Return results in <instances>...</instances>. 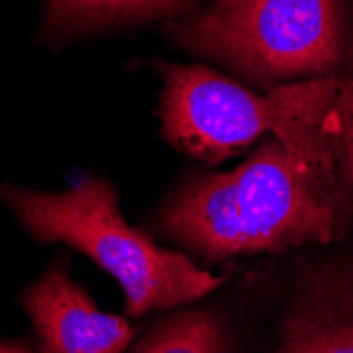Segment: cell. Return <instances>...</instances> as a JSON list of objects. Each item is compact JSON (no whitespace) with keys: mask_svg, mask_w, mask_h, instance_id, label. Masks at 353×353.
Segmentation results:
<instances>
[{"mask_svg":"<svg viewBox=\"0 0 353 353\" xmlns=\"http://www.w3.org/2000/svg\"><path fill=\"white\" fill-rule=\"evenodd\" d=\"M353 195L334 165L311 163L269 136L241 165L184 180L154 214V227L192 256L220 263L339 239Z\"/></svg>","mask_w":353,"mask_h":353,"instance_id":"cell-1","label":"cell"},{"mask_svg":"<svg viewBox=\"0 0 353 353\" xmlns=\"http://www.w3.org/2000/svg\"><path fill=\"white\" fill-rule=\"evenodd\" d=\"M163 79L159 119L165 140L210 165L265 134L311 163L334 165L353 117V81L309 79L256 93L199 63H157Z\"/></svg>","mask_w":353,"mask_h":353,"instance_id":"cell-2","label":"cell"},{"mask_svg":"<svg viewBox=\"0 0 353 353\" xmlns=\"http://www.w3.org/2000/svg\"><path fill=\"white\" fill-rule=\"evenodd\" d=\"M0 201L34 239L68 245L110 273L123 288L132 317L195 303L224 281L127 224L114 186L102 176L79 180L66 190L7 182L0 186Z\"/></svg>","mask_w":353,"mask_h":353,"instance_id":"cell-3","label":"cell"},{"mask_svg":"<svg viewBox=\"0 0 353 353\" xmlns=\"http://www.w3.org/2000/svg\"><path fill=\"white\" fill-rule=\"evenodd\" d=\"M172 41L195 57L265 87L353 74L347 0H205L168 21Z\"/></svg>","mask_w":353,"mask_h":353,"instance_id":"cell-4","label":"cell"},{"mask_svg":"<svg viewBox=\"0 0 353 353\" xmlns=\"http://www.w3.org/2000/svg\"><path fill=\"white\" fill-rule=\"evenodd\" d=\"M39 353H125L136 328L125 317L98 309L63 259H57L19 294Z\"/></svg>","mask_w":353,"mask_h":353,"instance_id":"cell-5","label":"cell"},{"mask_svg":"<svg viewBox=\"0 0 353 353\" xmlns=\"http://www.w3.org/2000/svg\"><path fill=\"white\" fill-rule=\"evenodd\" d=\"M205 0H47L41 39L47 45L68 43L93 32L176 19Z\"/></svg>","mask_w":353,"mask_h":353,"instance_id":"cell-6","label":"cell"},{"mask_svg":"<svg viewBox=\"0 0 353 353\" xmlns=\"http://www.w3.org/2000/svg\"><path fill=\"white\" fill-rule=\"evenodd\" d=\"M273 353H353V288L294 311Z\"/></svg>","mask_w":353,"mask_h":353,"instance_id":"cell-7","label":"cell"},{"mask_svg":"<svg viewBox=\"0 0 353 353\" xmlns=\"http://www.w3.org/2000/svg\"><path fill=\"white\" fill-rule=\"evenodd\" d=\"M125 353H231V336L214 311L180 309L159 319Z\"/></svg>","mask_w":353,"mask_h":353,"instance_id":"cell-8","label":"cell"},{"mask_svg":"<svg viewBox=\"0 0 353 353\" xmlns=\"http://www.w3.org/2000/svg\"><path fill=\"white\" fill-rule=\"evenodd\" d=\"M339 178L345 184V188L353 195V117L349 119L339 148V161H336Z\"/></svg>","mask_w":353,"mask_h":353,"instance_id":"cell-9","label":"cell"},{"mask_svg":"<svg viewBox=\"0 0 353 353\" xmlns=\"http://www.w3.org/2000/svg\"><path fill=\"white\" fill-rule=\"evenodd\" d=\"M0 353H37L26 341L0 336Z\"/></svg>","mask_w":353,"mask_h":353,"instance_id":"cell-10","label":"cell"}]
</instances>
